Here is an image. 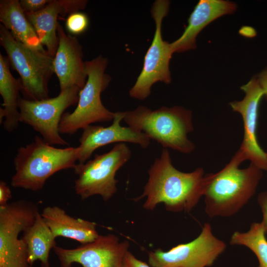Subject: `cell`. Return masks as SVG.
<instances>
[{
  "label": "cell",
  "mask_w": 267,
  "mask_h": 267,
  "mask_svg": "<svg viewBox=\"0 0 267 267\" xmlns=\"http://www.w3.org/2000/svg\"><path fill=\"white\" fill-rule=\"evenodd\" d=\"M148 174L142 194L135 200L146 197L143 205L145 209L153 210L163 203L167 210L173 212H190L204 196L210 178V174L204 176L202 168L190 173L177 170L167 148L162 149Z\"/></svg>",
  "instance_id": "cell-1"
},
{
  "label": "cell",
  "mask_w": 267,
  "mask_h": 267,
  "mask_svg": "<svg viewBox=\"0 0 267 267\" xmlns=\"http://www.w3.org/2000/svg\"><path fill=\"white\" fill-rule=\"evenodd\" d=\"M245 160L238 150L223 168L210 174L204 194L205 211L210 218L233 215L255 194L262 178V170L252 163L240 169V164Z\"/></svg>",
  "instance_id": "cell-2"
},
{
  "label": "cell",
  "mask_w": 267,
  "mask_h": 267,
  "mask_svg": "<svg viewBox=\"0 0 267 267\" xmlns=\"http://www.w3.org/2000/svg\"><path fill=\"white\" fill-rule=\"evenodd\" d=\"M78 152V147L57 148L36 136L32 142L17 150L11 185L33 191L41 190L51 176L75 168Z\"/></svg>",
  "instance_id": "cell-3"
},
{
  "label": "cell",
  "mask_w": 267,
  "mask_h": 267,
  "mask_svg": "<svg viewBox=\"0 0 267 267\" xmlns=\"http://www.w3.org/2000/svg\"><path fill=\"white\" fill-rule=\"evenodd\" d=\"M125 122L133 129L144 133L163 148H171L188 154L195 149L187 137L194 130L192 112L182 106H162L152 110L139 105L133 110L125 112Z\"/></svg>",
  "instance_id": "cell-4"
},
{
  "label": "cell",
  "mask_w": 267,
  "mask_h": 267,
  "mask_svg": "<svg viewBox=\"0 0 267 267\" xmlns=\"http://www.w3.org/2000/svg\"><path fill=\"white\" fill-rule=\"evenodd\" d=\"M85 63L87 80L79 92L76 108L72 112L64 113L62 116L59 127L61 134H73L93 123L109 122L114 119L115 112L108 110L101 100V94L111 79L105 73L108 59L100 55Z\"/></svg>",
  "instance_id": "cell-5"
},
{
  "label": "cell",
  "mask_w": 267,
  "mask_h": 267,
  "mask_svg": "<svg viewBox=\"0 0 267 267\" xmlns=\"http://www.w3.org/2000/svg\"><path fill=\"white\" fill-rule=\"evenodd\" d=\"M0 43L12 68L20 77L21 91L31 100L49 98L48 84L53 73V57L15 40L0 25Z\"/></svg>",
  "instance_id": "cell-6"
},
{
  "label": "cell",
  "mask_w": 267,
  "mask_h": 267,
  "mask_svg": "<svg viewBox=\"0 0 267 267\" xmlns=\"http://www.w3.org/2000/svg\"><path fill=\"white\" fill-rule=\"evenodd\" d=\"M131 151L125 143L116 144L108 152L94 155L93 159L78 163L73 169L78 176L75 181L76 193L82 199L100 195L104 201L117 192V172L131 158Z\"/></svg>",
  "instance_id": "cell-7"
},
{
  "label": "cell",
  "mask_w": 267,
  "mask_h": 267,
  "mask_svg": "<svg viewBox=\"0 0 267 267\" xmlns=\"http://www.w3.org/2000/svg\"><path fill=\"white\" fill-rule=\"evenodd\" d=\"M170 4L167 0H157L152 6L155 33L145 55L142 70L129 91L130 96L133 98L144 100L151 94V88L155 83L171 82L170 62L174 52L170 43L164 41L162 36V21L168 14Z\"/></svg>",
  "instance_id": "cell-8"
},
{
  "label": "cell",
  "mask_w": 267,
  "mask_h": 267,
  "mask_svg": "<svg viewBox=\"0 0 267 267\" xmlns=\"http://www.w3.org/2000/svg\"><path fill=\"white\" fill-rule=\"evenodd\" d=\"M39 212L37 204L25 200L0 206V267H31L27 246L19 236Z\"/></svg>",
  "instance_id": "cell-9"
},
{
  "label": "cell",
  "mask_w": 267,
  "mask_h": 267,
  "mask_svg": "<svg viewBox=\"0 0 267 267\" xmlns=\"http://www.w3.org/2000/svg\"><path fill=\"white\" fill-rule=\"evenodd\" d=\"M80 89L72 87L60 91L56 97L31 100L20 97V122L31 126L50 145H67L59 132V124L65 110L78 103Z\"/></svg>",
  "instance_id": "cell-10"
},
{
  "label": "cell",
  "mask_w": 267,
  "mask_h": 267,
  "mask_svg": "<svg viewBox=\"0 0 267 267\" xmlns=\"http://www.w3.org/2000/svg\"><path fill=\"white\" fill-rule=\"evenodd\" d=\"M226 245L213 233L205 223L200 234L186 243L179 244L167 251L158 248L148 253L151 267H209L222 254Z\"/></svg>",
  "instance_id": "cell-11"
},
{
  "label": "cell",
  "mask_w": 267,
  "mask_h": 267,
  "mask_svg": "<svg viewBox=\"0 0 267 267\" xmlns=\"http://www.w3.org/2000/svg\"><path fill=\"white\" fill-rule=\"evenodd\" d=\"M129 243L120 241L114 234L99 235L92 242L73 249L56 246L53 251L60 267H71L77 263L83 267H122Z\"/></svg>",
  "instance_id": "cell-12"
},
{
  "label": "cell",
  "mask_w": 267,
  "mask_h": 267,
  "mask_svg": "<svg viewBox=\"0 0 267 267\" xmlns=\"http://www.w3.org/2000/svg\"><path fill=\"white\" fill-rule=\"evenodd\" d=\"M240 88L245 93L243 99L229 103L232 110L240 113L243 119L244 136L239 150L246 160L267 172V154L260 146L257 136L259 106L264 92L256 77Z\"/></svg>",
  "instance_id": "cell-13"
},
{
  "label": "cell",
  "mask_w": 267,
  "mask_h": 267,
  "mask_svg": "<svg viewBox=\"0 0 267 267\" xmlns=\"http://www.w3.org/2000/svg\"><path fill=\"white\" fill-rule=\"evenodd\" d=\"M124 115L125 112H115L113 122L108 127L90 125L83 129L77 147L79 163L87 162L95 150L111 143L131 142L143 148L149 145L151 139L145 134L121 125Z\"/></svg>",
  "instance_id": "cell-14"
},
{
  "label": "cell",
  "mask_w": 267,
  "mask_h": 267,
  "mask_svg": "<svg viewBox=\"0 0 267 267\" xmlns=\"http://www.w3.org/2000/svg\"><path fill=\"white\" fill-rule=\"evenodd\" d=\"M57 35L58 44L53 57V70L58 79L60 91L72 87L81 89L88 78L82 47L77 38L66 34L59 23Z\"/></svg>",
  "instance_id": "cell-15"
},
{
  "label": "cell",
  "mask_w": 267,
  "mask_h": 267,
  "mask_svg": "<svg viewBox=\"0 0 267 267\" xmlns=\"http://www.w3.org/2000/svg\"><path fill=\"white\" fill-rule=\"evenodd\" d=\"M236 9V4L229 0H199L191 13L181 36L170 43L173 52L195 49L197 36L206 26L223 15L232 14Z\"/></svg>",
  "instance_id": "cell-16"
},
{
  "label": "cell",
  "mask_w": 267,
  "mask_h": 267,
  "mask_svg": "<svg viewBox=\"0 0 267 267\" xmlns=\"http://www.w3.org/2000/svg\"><path fill=\"white\" fill-rule=\"evenodd\" d=\"M41 214L55 238L63 237L86 244L93 242L99 235L94 222L75 218L58 206H46Z\"/></svg>",
  "instance_id": "cell-17"
},
{
  "label": "cell",
  "mask_w": 267,
  "mask_h": 267,
  "mask_svg": "<svg viewBox=\"0 0 267 267\" xmlns=\"http://www.w3.org/2000/svg\"><path fill=\"white\" fill-rule=\"evenodd\" d=\"M9 65L8 58L0 53V94L3 107L0 109V124L3 123L7 132H12L20 122L18 109L21 83L20 80L15 79L11 74Z\"/></svg>",
  "instance_id": "cell-18"
},
{
  "label": "cell",
  "mask_w": 267,
  "mask_h": 267,
  "mask_svg": "<svg viewBox=\"0 0 267 267\" xmlns=\"http://www.w3.org/2000/svg\"><path fill=\"white\" fill-rule=\"evenodd\" d=\"M0 21L19 42L45 51L37 34L18 0H0Z\"/></svg>",
  "instance_id": "cell-19"
},
{
  "label": "cell",
  "mask_w": 267,
  "mask_h": 267,
  "mask_svg": "<svg viewBox=\"0 0 267 267\" xmlns=\"http://www.w3.org/2000/svg\"><path fill=\"white\" fill-rule=\"evenodd\" d=\"M25 14L41 44L45 46L48 54L54 57L58 44L57 19L59 16L64 17L60 0H51L42 10Z\"/></svg>",
  "instance_id": "cell-20"
},
{
  "label": "cell",
  "mask_w": 267,
  "mask_h": 267,
  "mask_svg": "<svg viewBox=\"0 0 267 267\" xmlns=\"http://www.w3.org/2000/svg\"><path fill=\"white\" fill-rule=\"evenodd\" d=\"M21 238L27 246L30 264L32 266L39 260L42 267H50L49 253L56 246L55 238L40 212L33 224L23 232Z\"/></svg>",
  "instance_id": "cell-21"
},
{
  "label": "cell",
  "mask_w": 267,
  "mask_h": 267,
  "mask_svg": "<svg viewBox=\"0 0 267 267\" xmlns=\"http://www.w3.org/2000/svg\"><path fill=\"white\" fill-rule=\"evenodd\" d=\"M266 231L262 222L251 224L245 232H234L229 243L232 245H242L250 249L256 256L258 267H267V239Z\"/></svg>",
  "instance_id": "cell-22"
},
{
  "label": "cell",
  "mask_w": 267,
  "mask_h": 267,
  "mask_svg": "<svg viewBox=\"0 0 267 267\" xmlns=\"http://www.w3.org/2000/svg\"><path fill=\"white\" fill-rule=\"evenodd\" d=\"M89 25L88 15L79 11L69 15L65 21L66 29L71 35H78L84 33Z\"/></svg>",
  "instance_id": "cell-23"
},
{
  "label": "cell",
  "mask_w": 267,
  "mask_h": 267,
  "mask_svg": "<svg viewBox=\"0 0 267 267\" xmlns=\"http://www.w3.org/2000/svg\"><path fill=\"white\" fill-rule=\"evenodd\" d=\"M51 0H21V7L25 13H33L44 8Z\"/></svg>",
  "instance_id": "cell-24"
},
{
  "label": "cell",
  "mask_w": 267,
  "mask_h": 267,
  "mask_svg": "<svg viewBox=\"0 0 267 267\" xmlns=\"http://www.w3.org/2000/svg\"><path fill=\"white\" fill-rule=\"evenodd\" d=\"M63 9L64 17L84 9L88 1L85 0H60Z\"/></svg>",
  "instance_id": "cell-25"
},
{
  "label": "cell",
  "mask_w": 267,
  "mask_h": 267,
  "mask_svg": "<svg viewBox=\"0 0 267 267\" xmlns=\"http://www.w3.org/2000/svg\"><path fill=\"white\" fill-rule=\"evenodd\" d=\"M122 267H151L145 262L137 259L131 252L128 251L123 260Z\"/></svg>",
  "instance_id": "cell-26"
},
{
  "label": "cell",
  "mask_w": 267,
  "mask_h": 267,
  "mask_svg": "<svg viewBox=\"0 0 267 267\" xmlns=\"http://www.w3.org/2000/svg\"><path fill=\"white\" fill-rule=\"evenodd\" d=\"M258 202L261 207L263 215V219L261 222L267 233V192H262L258 195Z\"/></svg>",
  "instance_id": "cell-27"
},
{
  "label": "cell",
  "mask_w": 267,
  "mask_h": 267,
  "mask_svg": "<svg viewBox=\"0 0 267 267\" xmlns=\"http://www.w3.org/2000/svg\"><path fill=\"white\" fill-rule=\"evenodd\" d=\"M12 198L11 190L7 183L0 181V206H4L8 203V201Z\"/></svg>",
  "instance_id": "cell-28"
},
{
  "label": "cell",
  "mask_w": 267,
  "mask_h": 267,
  "mask_svg": "<svg viewBox=\"0 0 267 267\" xmlns=\"http://www.w3.org/2000/svg\"><path fill=\"white\" fill-rule=\"evenodd\" d=\"M267 99V68L262 71L256 77Z\"/></svg>",
  "instance_id": "cell-29"
},
{
  "label": "cell",
  "mask_w": 267,
  "mask_h": 267,
  "mask_svg": "<svg viewBox=\"0 0 267 267\" xmlns=\"http://www.w3.org/2000/svg\"><path fill=\"white\" fill-rule=\"evenodd\" d=\"M267 154V152H266Z\"/></svg>",
  "instance_id": "cell-30"
}]
</instances>
